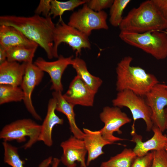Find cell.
<instances>
[{
  "instance_id": "cell-36",
  "label": "cell",
  "mask_w": 167,
  "mask_h": 167,
  "mask_svg": "<svg viewBox=\"0 0 167 167\" xmlns=\"http://www.w3.org/2000/svg\"><path fill=\"white\" fill-rule=\"evenodd\" d=\"M164 150H165L166 153H167V143L166 144Z\"/></svg>"
},
{
  "instance_id": "cell-33",
  "label": "cell",
  "mask_w": 167,
  "mask_h": 167,
  "mask_svg": "<svg viewBox=\"0 0 167 167\" xmlns=\"http://www.w3.org/2000/svg\"><path fill=\"white\" fill-rule=\"evenodd\" d=\"M7 60L6 50L0 46V64Z\"/></svg>"
},
{
  "instance_id": "cell-12",
  "label": "cell",
  "mask_w": 167,
  "mask_h": 167,
  "mask_svg": "<svg viewBox=\"0 0 167 167\" xmlns=\"http://www.w3.org/2000/svg\"><path fill=\"white\" fill-rule=\"evenodd\" d=\"M73 57V56L65 57L60 55L57 60L52 62L47 61L41 57H39L34 64L49 75L52 83L50 89L54 91L62 92L63 89L61 82L62 76L68 66L71 65Z\"/></svg>"
},
{
  "instance_id": "cell-22",
  "label": "cell",
  "mask_w": 167,
  "mask_h": 167,
  "mask_svg": "<svg viewBox=\"0 0 167 167\" xmlns=\"http://www.w3.org/2000/svg\"><path fill=\"white\" fill-rule=\"evenodd\" d=\"M3 148L4 161L12 167H24V161L22 160L19 154L18 148L7 142L2 143ZM52 158L49 157L43 161L38 167H48L52 163Z\"/></svg>"
},
{
  "instance_id": "cell-9",
  "label": "cell",
  "mask_w": 167,
  "mask_h": 167,
  "mask_svg": "<svg viewBox=\"0 0 167 167\" xmlns=\"http://www.w3.org/2000/svg\"><path fill=\"white\" fill-rule=\"evenodd\" d=\"M100 118L104 124V126L100 130L105 139L113 143L117 141L126 140L113 135L115 132H117L119 134H122L120 128L132 121V119L122 112L120 108L105 106L100 114Z\"/></svg>"
},
{
  "instance_id": "cell-17",
  "label": "cell",
  "mask_w": 167,
  "mask_h": 167,
  "mask_svg": "<svg viewBox=\"0 0 167 167\" xmlns=\"http://www.w3.org/2000/svg\"><path fill=\"white\" fill-rule=\"evenodd\" d=\"M0 46L7 50L18 46L37 48L38 45L28 39L15 28L9 26L1 25Z\"/></svg>"
},
{
  "instance_id": "cell-1",
  "label": "cell",
  "mask_w": 167,
  "mask_h": 167,
  "mask_svg": "<svg viewBox=\"0 0 167 167\" xmlns=\"http://www.w3.org/2000/svg\"><path fill=\"white\" fill-rule=\"evenodd\" d=\"M14 27L45 50L49 59L54 58L53 36L55 24L51 16L35 14L28 17L6 15L0 16V25Z\"/></svg>"
},
{
  "instance_id": "cell-2",
  "label": "cell",
  "mask_w": 167,
  "mask_h": 167,
  "mask_svg": "<svg viewBox=\"0 0 167 167\" xmlns=\"http://www.w3.org/2000/svg\"><path fill=\"white\" fill-rule=\"evenodd\" d=\"M133 59L131 56H126L118 63L116 69V89L118 92L129 90L144 97L159 82L154 75L147 72L141 67L131 66Z\"/></svg>"
},
{
  "instance_id": "cell-25",
  "label": "cell",
  "mask_w": 167,
  "mask_h": 167,
  "mask_svg": "<svg viewBox=\"0 0 167 167\" xmlns=\"http://www.w3.org/2000/svg\"><path fill=\"white\" fill-rule=\"evenodd\" d=\"M24 94L20 87L0 85V104L23 101Z\"/></svg>"
},
{
  "instance_id": "cell-4",
  "label": "cell",
  "mask_w": 167,
  "mask_h": 167,
  "mask_svg": "<svg viewBox=\"0 0 167 167\" xmlns=\"http://www.w3.org/2000/svg\"><path fill=\"white\" fill-rule=\"evenodd\" d=\"M119 36L125 43L142 50L157 60L167 57V34L165 31L137 33L120 31Z\"/></svg>"
},
{
  "instance_id": "cell-26",
  "label": "cell",
  "mask_w": 167,
  "mask_h": 167,
  "mask_svg": "<svg viewBox=\"0 0 167 167\" xmlns=\"http://www.w3.org/2000/svg\"><path fill=\"white\" fill-rule=\"evenodd\" d=\"M86 3L85 0H70L66 2L51 0L49 16L52 15L54 18L59 16L60 19L62 18L61 16L65 11H73L75 8Z\"/></svg>"
},
{
  "instance_id": "cell-13",
  "label": "cell",
  "mask_w": 167,
  "mask_h": 167,
  "mask_svg": "<svg viewBox=\"0 0 167 167\" xmlns=\"http://www.w3.org/2000/svg\"><path fill=\"white\" fill-rule=\"evenodd\" d=\"M63 153L60 161L66 167H76V162L80 167H87L85 156L87 151L83 139L71 135L60 144Z\"/></svg>"
},
{
  "instance_id": "cell-38",
  "label": "cell",
  "mask_w": 167,
  "mask_h": 167,
  "mask_svg": "<svg viewBox=\"0 0 167 167\" xmlns=\"http://www.w3.org/2000/svg\"><path fill=\"white\" fill-rule=\"evenodd\" d=\"M166 86H167V84H166Z\"/></svg>"
},
{
  "instance_id": "cell-29",
  "label": "cell",
  "mask_w": 167,
  "mask_h": 167,
  "mask_svg": "<svg viewBox=\"0 0 167 167\" xmlns=\"http://www.w3.org/2000/svg\"><path fill=\"white\" fill-rule=\"evenodd\" d=\"M113 1V0H86V3L92 10L96 12H100L104 9L110 8Z\"/></svg>"
},
{
  "instance_id": "cell-11",
  "label": "cell",
  "mask_w": 167,
  "mask_h": 167,
  "mask_svg": "<svg viewBox=\"0 0 167 167\" xmlns=\"http://www.w3.org/2000/svg\"><path fill=\"white\" fill-rule=\"evenodd\" d=\"M44 72L32 62L27 63L25 71L20 87L24 94L23 100L28 111L36 120L41 121L42 118L36 112L32 100V93L35 87L41 81Z\"/></svg>"
},
{
  "instance_id": "cell-23",
  "label": "cell",
  "mask_w": 167,
  "mask_h": 167,
  "mask_svg": "<svg viewBox=\"0 0 167 167\" xmlns=\"http://www.w3.org/2000/svg\"><path fill=\"white\" fill-rule=\"evenodd\" d=\"M137 156L133 150L125 148L108 160L102 162L100 167H131Z\"/></svg>"
},
{
  "instance_id": "cell-5",
  "label": "cell",
  "mask_w": 167,
  "mask_h": 167,
  "mask_svg": "<svg viewBox=\"0 0 167 167\" xmlns=\"http://www.w3.org/2000/svg\"><path fill=\"white\" fill-rule=\"evenodd\" d=\"M41 125L30 118H23L15 121L5 126L0 132V138L4 141L16 140L19 143L28 140L23 147L27 149L30 148L37 142L41 132Z\"/></svg>"
},
{
  "instance_id": "cell-8",
  "label": "cell",
  "mask_w": 167,
  "mask_h": 167,
  "mask_svg": "<svg viewBox=\"0 0 167 167\" xmlns=\"http://www.w3.org/2000/svg\"><path fill=\"white\" fill-rule=\"evenodd\" d=\"M107 15L104 11L96 12L89 8L86 3L71 15L67 24L88 37L94 30H107Z\"/></svg>"
},
{
  "instance_id": "cell-3",
  "label": "cell",
  "mask_w": 167,
  "mask_h": 167,
  "mask_svg": "<svg viewBox=\"0 0 167 167\" xmlns=\"http://www.w3.org/2000/svg\"><path fill=\"white\" fill-rule=\"evenodd\" d=\"M119 27L120 31L137 33L163 31L167 28V20L152 0H148L132 9L123 18Z\"/></svg>"
},
{
  "instance_id": "cell-27",
  "label": "cell",
  "mask_w": 167,
  "mask_h": 167,
  "mask_svg": "<svg viewBox=\"0 0 167 167\" xmlns=\"http://www.w3.org/2000/svg\"><path fill=\"white\" fill-rule=\"evenodd\" d=\"M130 2V0H114L109 11V21L112 26L119 27L123 18V11Z\"/></svg>"
},
{
  "instance_id": "cell-16",
  "label": "cell",
  "mask_w": 167,
  "mask_h": 167,
  "mask_svg": "<svg viewBox=\"0 0 167 167\" xmlns=\"http://www.w3.org/2000/svg\"><path fill=\"white\" fill-rule=\"evenodd\" d=\"M83 131L84 135L83 140L88 153L86 162L88 166L92 161L104 154L102 149L105 146L113 143L105 139L100 130L93 131L83 128Z\"/></svg>"
},
{
  "instance_id": "cell-20",
  "label": "cell",
  "mask_w": 167,
  "mask_h": 167,
  "mask_svg": "<svg viewBox=\"0 0 167 167\" xmlns=\"http://www.w3.org/2000/svg\"><path fill=\"white\" fill-rule=\"evenodd\" d=\"M62 92L54 91L53 97L56 101V110L62 113L66 116L70 126L71 132L75 137L83 139L84 134L78 127L75 122L74 105L67 102L63 97Z\"/></svg>"
},
{
  "instance_id": "cell-10",
  "label": "cell",
  "mask_w": 167,
  "mask_h": 167,
  "mask_svg": "<svg viewBox=\"0 0 167 167\" xmlns=\"http://www.w3.org/2000/svg\"><path fill=\"white\" fill-rule=\"evenodd\" d=\"M145 100L152 112L153 125L163 132L165 131V110L167 107V87L166 84H157L146 94Z\"/></svg>"
},
{
  "instance_id": "cell-28",
  "label": "cell",
  "mask_w": 167,
  "mask_h": 167,
  "mask_svg": "<svg viewBox=\"0 0 167 167\" xmlns=\"http://www.w3.org/2000/svg\"><path fill=\"white\" fill-rule=\"evenodd\" d=\"M152 152L153 158L151 167H167V153L165 150Z\"/></svg>"
},
{
  "instance_id": "cell-31",
  "label": "cell",
  "mask_w": 167,
  "mask_h": 167,
  "mask_svg": "<svg viewBox=\"0 0 167 167\" xmlns=\"http://www.w3.org/2000/svg\"><path fill=\"white\" fill-rule=\"evenodd\" d=\"M51 0H41L35 11V14H42L44 17H48L49 16L51 9Z\"/></svg>"
},
{
  "instance_id": "cell-35",
  "label": "cell",
  "mask_w": 167,
  "mask_h": 167,
  "mask_svg": "<svg viewBox=\"0 0 167 167\" xmlns=\"http://www.w3.org/2000/svg\"><path fill=\"white\" fill-rule=\"evenodd\" d=\"M165 131L167 132V107L166 108L165 110Z\"/></svg>"
},
{
  "instance_id": "cell-34",
  "label": "cell",
  "mask_w": 167,
  "mask_h": 167,
  "mask_svg": "<svg viewBox=\"0 0 167 167\" xmlns=\"http://www.w3.org/2000/svg\"><path fill=\"white\" fill-rule=\"evenodd\" d=\"M60 160L57 158H54L52 160V167H58Z\"/></svg>"
},
{
  "instance_id": "cell-7",
  "label": "cell",
  "mask_w": 167,
  "mask_h": 167,
  "mask_svg": "<svg viewBox=\"0 0 167 167\" xmlns=\"http://www.w3.org/2000/svg\"><path fill=\"white\" fill-rule=\"evenodd\" d=\"M88 37L67 24L62 18L55 24L53 36V54L54 58H58V47L62 43H65L75 51L76 56L80 54L82 49H90L91 45Z\"/></svg>"
},
{
  "instance_id": "cell-14",
  "label": "cell",
  "mask_w": 167,
  "mask_h": 167,
  "mask_svg": "<svg viewBox=\"0 0 167 167\" xmlns=\"http://www.w3.org/2000/svg\"><path fill=\"white\" fill-rule=\"evenodd\" d=\"M96 94L77 75L63 96L67 102L74 106L91 107L93 105Z\"/></svg>"
},
{
  "instance_id": "cell-30",
  "label": "cell",
  "mask_w": 167,
  "mask_h": 167,
  "mask_svg": "<svg viewBox=\"0 0 167 167\" xmlns=\"http://www.w3.org/2000/svg\"><path fill=\"white\" fill-rule=\"evenodd\" d=\"M152 152H149L142 156H137L134 161L131 167H151L153 160Z\"/></svg>"
},
{
  "instance_id": "cell-37",
  "label": "cell",
  "mask_w": 167,
  "mask_h": 167,
  "mask_svg": "<svg viewBox=\"0 0 167 167\" xmlns=\"http://www.w3.org/2000/svg\"><path fill=\"white\" fill-rule=\"evenodd\" d=\"M165 32L167 34V28L165 30Z\"/></svg>"
},
{
  "instance_id": "cell-19",
  "label": "cell",
  "mask_w": 167,
  "mask_h": 167,
  "mask_svg": "<svg viewBox=\"0 0 167 167\" xmlns=\"http://www.w3.org/2000/svg\"><path fill=\"white\" fill-rule=\"evenodd\" d=\"M27 63L7 60L0 64V85L20 86L25 74Z\"/></svg>"
},
{
  "instance_id": "cell-18",
  "label": "cell",
  "mask_w": 167,
  "mask_h": 167,
  "mask_svg": "<svg viewBox=\"0 0 167 167\" xmlns=\"http://www.w3.org/2000/svg\"><path fill=\"white\" fill-rule=\"evenodd\" d=\"M56 101L52 97L48 102L47 112L45 117L41 125V132L39 141L44 143L46 146L51 147L53 144L52 132L54 126L62 125L64 123L63 118H60L56 114Z\"/></svg>"
},
{
  "instance_id": "cell-32",
  "label": "cell",
  "mask_w": 167,
  "mask_h": 167,
  "mask_svg": "<svg viewBox=\"0 0 167 167\" xmlns=\"http://www.w3.org/2000/svg\"><path fill=\"white\" fill-rule=\"evenodd\" d=\"M156 7L167 20V0H152Z\"/></svg>"
},
{
  "instance_id": "cell-21",
  "label": "cell",
  "mask_w": 167,
  "mask_h": 167,
  "mask_svg": "<svg viewBox=\"0 0 167 167\" xmlns=\"http://www.w3.org/2000/svg\"><path fill=\"white\" fill-rule=\"evenodd\" d=\"M71 65L75 70L77 75L96 93L103 82L101 79L92 75L89 72L86 62L82 59L77 57L73 58Z\"/></svg>"
},
{
  "instance_id": "cell-24",
  "label": "cell",
  "mask_w": 167,
  "mask_h": 167,
  "mask_svg": "<svg viewBox=\"0 0 167 167\" xmlns=\"http://www.w3.org/2000/svg\"><path fill=\"white\" fill-rule=\"evenodd\" d=\"M36 49L23 46L10 48L6 50L7 60L9 62H32Z\"/></svg>"
},
{
  "instance_id": "cell-15",
  "label": "cell",
  "mask_w": 167,
  "mask_h": 167,
  "mask_svg": "<svg viewBox=\"0 0 167 167\" xmlns=\"http://www.w3.org/2000/svg\"><path fill=\"white\" fill-rule=\"evenodd\" d=\"M153 135L149 139L143 142L142 136L135 132L132 135L131 141L135 143L133 150L137 156H144L150 151L164 150L167 143V135L156 126L153 125L152 130Z\"/></svg>"
},
{
  "instance_id": "cell-6",
  "label": "cell",
  "mask_w": 167,
  "mask_h": 167,
  "mask_svg": "<svg viewBox=\"0 0 167 167\" xmlns=\"http://www.w3.org/2000/svg\"><path fill=\"white\" fill-rule=\"evenodd\" d=\"M113 106L120 108L126 107L131 112L133 119L131 134L135 132V123L138 119L144 121L148 131L152 130L153 124L151 119V109L143 97L138 96L131 91L125 90L118 92L115 98L112 101Z\"/></svg>"
}]
</instances>
